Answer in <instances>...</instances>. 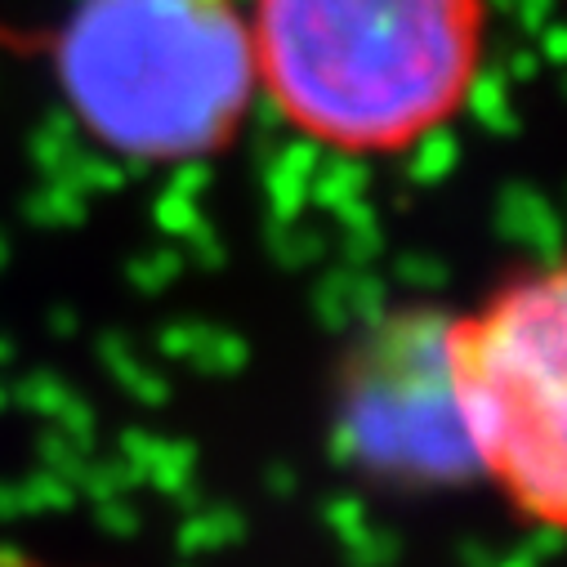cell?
<instances>
[{
	"label": "cell",
	"mask_w": 567,
	"mask_h": 567,
	"mask_svg": "<svg viewBox=\"0 0 567 567\" xmlns=\"http://www.w3.org/2000/svg\"><path fill=\"white\" fill-rule=\"evenodd\" d=\"M492 0H246L259 107L344 162L447 134L492 54Z\"/></svg>",
	"instance_id": "cell-1"
},
{
	"label": "cell",
	"mask_w": 567,
	"mask_h": 567,
	"mask_svg": "<svg viewBox=\"0 0 567 567\" xmlns=\"http://www.w3.org/2000/svg\"><path fill=\"white\" fill-rule=\"evenodd\" d=\"M0 567H50V563L28 558V554H10V549H0Z\"/></svg>",
	"instance_id": "cell-4"
},
{
	"label": "cell",
	"mask_w": 567,
	"mask_h": 567,
	"mask_svg": "<svg viewBox=\"0 0 567 567\" xmlns=\"http://www.w3.org/2000/svg\"><path fill=\"white\" fill-rule=\"evenodd\" d=\"M50 68L76 130L138 171L224 157L259 107L241 0H76Z\"/></svg>",
	"instance_id": "cell-2"
},
{
	"label": "cell",
	"mask_w": 567,
	"mask_h": 567,
	"mask_svg": "<svg viewBox=\"0 0 567 567\" xmlns=\"http://www.w3.org/2000/svg\"><path fill=\"white\" fill-rule=\"evenodd\" d=\"M434 358L461 461L518 523L567 540V250L439 322Z\"/></svg>",
	"instance_id": "cell-3"
}]
</instances>
